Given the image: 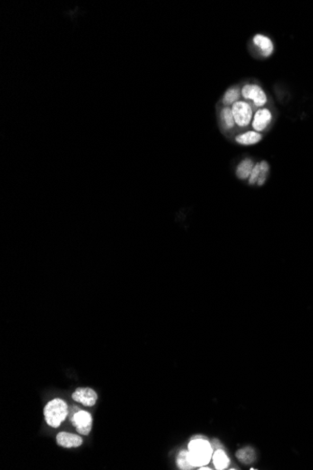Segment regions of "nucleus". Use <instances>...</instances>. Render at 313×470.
Here are the masks:
<instances>
[{
  "label": "nucleus",
  "mask_w": 313,
  "mask_h": 470,
  "mask_svg": "<svg viewBox=\"0 0 313 470\" xmlns=\"http://www.w3.org/2000/svg\"><path fill=\"white\" fill-rule=\"evenodd\" d=\"M212 447L209 442L203 438L191 440L189 445V460L193 466H202L209 463L212 456Z\"/></svg>",
  "instance_id": "obj_1"
},
{
  "label": "nucleus",
  "mask_w": 313,
  "mask_h": 470,
  "mask_svg": "<svg viewBox=\"0 0 313 470\" xmlns=\"http://www.w3.org/2000/svg\"><path fill=\"white\" fill-rule=\"evenodd\" d=\"M44 418L48 425L58 428L69 414L68 404L61 399H54L45 405Z\"/></svg>",
  "instance_id": "obj_2"
},
{
  "label": "nucleus",
  "mask_w": 313,
  "mask_h": 470,
  "mask_svg": "<svg viewBox=\"0 0 313 470\" xmlns=\"http://www.w3.org/2000/svg\"><path fill=\"white\" fill-rule=\"evenodd\" d=\"M232 113L237 126L244 128L249 126L253 118L252 107L248 101H237L232 105Z\"/></svg>",
  "instance_id": "obj_3"
},
{
  "label": "nucleus",
  "mask_w": 313,
  "mask_h": 470,
  "mask_svg": "<svg viewBox=\"0 0 313 470\" xmlns=\"http://www.w3.org/2000/svg\"><path fill=\"white\" fill-rule=\"evenodd\" d=\"M241 96L245 100H251L256 107H263L267 102V97L263 89L255 84H247L241 90Z\"/></svg>",
  "instance_id": "obj_4"
},
{
  "label": "nucleus",
  "mask_w": 313,
  "mask_h": 470,
  "mask_svg": "<svg viewBox=\"0 0 313 470\" xmlns=\"http://www.w3.org/2000/svg\"><path fill=\"white\" fill-rule=\"evenodd\" d=\"M72 421L73 425L76 428V431L78 432L80 435H90L92 429V417L90 413L84 410L78 411L77 413L73 415Z\"/></svg>",
  "instance_id": "obj_5"
},
{
  "label": "nucleus",
  "mask_w": 313,
  "mask_h": 470,
  "mask_svg": "<svg viewBox=\"0 0 313 470\" xmlns=\"http://www.w3.org/2000/svg\"><path fill=\"white\" fill-rule=\"evenodd\" d=\"M72 397L73 401L81 403L84 407H93L98 400V394L90 388H78L73 392Z\"/></svg>",
  "instance_id": "obj_6"
},
{
  "label": "nucleus",
  "mask_w": 313,
  "mask_h": 470,
  "mask_svg": "<svg viewBox=\"0 0 313 470\" xmlns=\"http://www.w3.org/2000/svg\"><path fill=\"white\" fill-rule=\"evenodd\" d=\"M272 120V113L267 108H260L253 116L252 128L255 132L260 133L266 129Z\"/></svg>",
  "instance_id": "obj_7"
},
{
  "label": "nucleus",
  "mask_w": 313,
  "mask_h": 470,
  "mask_svg": "<svg viewBox=\"0 0 313 470\" xmlns=\"http://www.w3.org/2000/svg\"><path fill=\"white\" fill-rule=\"evenodd\" d=\"M56 443L63 448H77L83 444V438L74 434L61 432L56 436Z\"/></svg>",
  "instance_id": "obj_8"
},
{
  "label": "nucleus",
  "mask_w": 313,
  "mask_h": 470,
  "mask_svg": "<svg viewBox=\"0 0 313 470\" xmlns=\"http://www.w3.org/2000/svg\"><path fill=\"white\" fill-rule=\"evenodd\" d=\"M253 42L257 47H259V49L261 50L264 57H269L272 55L274 51V45L271 41V39L267 38L266 36L262 35V34H257L253 38Z\"/></svg>",
  "instance_id": "obj_9"
},
{
  "label": "nucleus",
  "mask_w": 313,
  "mask_h": 470,
  "mask_svg": "<svg viewBox=\"0 0 313 470\" xmlns=\"http://www.w3.org/2000/svg\"><path fill=\"white\" fill-rule=\"evenodd\" d=\"M262 140V135L260 133H257L255 131H250L244 133L242 135H237L235 137V141L244 146H250V145H254L257 144L258 142Z\"/></svg>",
  "instance_id": "obj_10"
},
{
  "label": "nucleus",
  "mask_w": 313,
  "mask_h": 470,
  "mask_svg": "<svg viewBox=\"0 0 313 470\" xmlns=\"http://www.w3.org/2000/svg\"><path fill=\"white\" fill-rule=\"evenodd\" d=\"M254 163L252 159H245L238 164L236 168V176L237 178L240 179H247L250 178L251 174L252 172V169L254 167Z\"/></svg>",
  "instance_id": "obj_11"
},
{
  "label": "nucleus",
  "mask_w": 313,
  "mask_h": 470,
  "mask_svg": "<svg viewBox=\"0 0 313 470\" xmlns=\"http://www.w3.org/2000/svg\"><path fill=\"white\" fill-rule=\"evenodd\" d=\"M220 119L223 125L224 129L231 130L235 127V118L232 113V108L230 106H224L219 112Z\"/></svg>",
  "instance_id": "obj_12"
},
{
  "label": "nucleus",
  "mask_w": 313,
  "mask_h": 470,
  "mask_svg": "<svg viewBox=\"0 0 313 470\" xmlns=\"http://www.w3.org/2000/svg\"><path fill=\"white\" fill-rule=\"evenodd\" d=\"M241 96V90L238 87H233L230 88L224 94L222 98V103L225 106H230L233 105L235 102L239 101V98Z\"/></svg>",
  "instance_id": "obj_13"
},
{
  "label": "nucleus",
  "mask_w": 313,
  "mask_h": 470,
  "mask_svg": "<svg viewBox=\"0 0 313 470\" xmlns=\"http://www.w3.org/2000/svg\"><path fill=\"white\" fill-rule=\"evenodd\" d=\"M213 461L216 468L224 469L229 465V459L222 450H217L213 455Z\"/></svg>",
  "instance_id": "obj_14"
},
{
  "label": "nucleus",
  "mask_w": 313,
  "mask_h": 470,
  "mask_svg": "<svg viewBox=\"0 0 313 470\" xmlns=\"http://www.w3.org/2000/svg\"><path fill=\"white\" fill-rule=\"evenodd\" d=\"M236 457L244 464H251L255 460V452L252 448H244L238 451Z\"/></svg>",
  "instance_id": "obj_15"
},
{
  "label": "nucleus",
  "mask_w": 313,
  "mask_h": 470,
  "mask_svg": "<svg viewBox=\"0 0 313 470\" xmlns=\"http://www.w3.org/2000/svg\"><path fill=\"white\" fill-rule=\"evenodd\" d=\"M177 465L181 469H191L193 465H191L188 456V452L182 451L177 457Z\"/></svg>",
  "instance_id": "obj_16"
},
{
  "label": "nucleus",
  "mask_w": 313,
  "mask_h": 470,
  "mask_svg": "<svg viewBox=\"0 0 313 470\" xmlns=\"http://www.w3.org/2000/svg\"><path fill=\"white\" fill-rule=\"evenodd\" d=\"M260 166H261V175H260V178L258 179L257 184L259 186H262V185L264 184L265 180L267 179V175H269V164L265 161H263V162H260Z\"/></svg>",
  "instance_id": "obj_17"
},
{
  "label": "nucleus",
  "mask_w": 313,
  "mask_h": 470,
  "mask_svg": "<svg viewBox=\"0 0 313 470\" xmlns=\"http://www.w3.org/2000/svg\"><path fill=\"white\" fill-rule=\"evenodd\" d=\"M260 175H261V166H260V162H258L252 169V174L249 178V183L251 185L256 184L258 179L260 178Z\"/></svg>",
  "instance_id": "obj_18"
}]
</instances>
